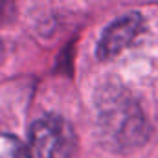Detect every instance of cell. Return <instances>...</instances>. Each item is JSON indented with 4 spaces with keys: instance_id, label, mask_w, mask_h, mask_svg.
Segmentation results:
<instances>
[{
    "instance_id": "cell-5",
    "label": "cell",
    "mask_w": 158,
    "mask_h": 158,
    "mask_svg": "<svg viewBox=\"0 0 158 158\" xmlns=\"http://www.w3.org/2000/svg\"><path fill=\"white\" fill-rule=\"evenodd\" d=\"M2 55H4V48H2V42H0V59H2Z\"/></svg>"
},
{
    "instance_id": "cell-3",
    "label": "cell",
    "mask_w": 158,
    "mask_h": 158,
    "mask_svg": "<svg viewBox=\"0 0 158 158\" xmlns=\"http://www.w3.org/2000/svg\"><path fill=\"white\" fill-rule=\"evenodd\" d=\"M143 26H145L143 17L136 11L112 20L105 28V31L101 33V39L98 42V57L99 59L116 57L138 39V35L143 31Z\"/></svg>"
},
{
    "instance_id": "cell-2",
    "label": "cell",
    "mask_w": 158,
    "mask_h": 158,
    "mask_svg": "<svg viewBox=\"0 0 158 158\" xmlns=\"http://www.w3.org/2000/svg\"><path fill=\"white\" fill-rule=\"evenodd\" d=\"M77 138L68 119L46 114L30 127V153L33 158H72Z\"/></svg>"
},
{
    "instance_id": "cell-4",
    "label": "cell",
    "mask_w": 158,
    "mask_h": 158,
    "mask_svg": "<svg viewBox=\"0 0 158 158\" xmlns=\"http://www.w3.org/2000/svg\"><path fill=\"white\" fill-rule=\"evenodd\" d=\"M0 158H33L30 149L13 134L0 132Z\"/></svg>"
},
{
    "instance_id": "cell-1",
    "label": "cell",
    "mask_w": 158,
    "mask_h": 158,
    "mask_svg": "<svg viewBox=\"0 0 158 158\" xmlns=\"http://www.w3.org/2000/svg\"><path fill=\"white\" fill-rule=\"evenodd\" d=\"M96 119L103 142L114 151H131L149 138V123L140 101L119 81H107L96 92Z\"/></svg>"
}]
</instances>
